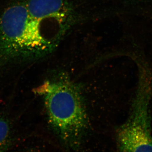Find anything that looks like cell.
Returning a JSON list of instances; mask_svg holds the SVG:
<instances>
[{
  "instance_id": "3",
  "label": "cell",
  "mask_w": 152,
  "mask_h": 152,
  "mask_svg": "<svg viewBox=\"0 0 152 152\" xmlns=\"http://www.w3.org/2000/svg\"><path fill=\"white\" fill-rule=\"evenodd\" d=\"M152 75L147 68L140 70L138 87L127 121L118 134L119 149L122 151L152 152L150 103Z\"/></svg>"
},
{
  "instance_id": "5",
  "label": "cell",
  "mask_w": 152,
  "mask_h": 152,
  "mask_svg": "<svg viewBox=\"0 0 152 152\" xmlns=\"http://www.w3.org/2000/svg\"><path fill=\"white\" fill-rule=\"evenodd\" d=\"M10 127L6 120L0 118V151L7 148L10 143Z\"/></svg>"
},
{
  "instance_id": "2",
  "label": "cell",
  "mask_w": 152,
  "mask_h": 152,
  "mask_svg": "<svg viewBox=\"0 0 152 152\" xmlns=\"http://www.w3.org/2000/svg\"><path fill=\"white\" fill-rule=\"evenodd\" d=\"M43 19L32 16L26 4L6 9L0 18L1 62L35 59L51 51L55 44L43 34Z\"/></svg>"
},
{
  "instance_id": "1",
  "label": "cell",
  "mask_w": 152,
  "mask_h": 152,
  "mask_svg": "<svg viewBox=\"0 0 152 152\" xmlns=\"http://www.w3.org/2000/svg\"><path fill=\"white\" fill-rule=\"evenodd\" d=\"M37 92L43 96L49 121L61 140L67 147L77 148L88 126L78 88L65 75L59 74Z\"/></svg>"
},
{
  "instance_id": "4",
  "label": "cell",
  "mask_w": 152,
  "mask_h": 152,
  "mask_svg": "<svg viewBox=\"0 0 152 152\" xmlns=\"http://www.w3.org/2000/svg\"><path fill=\"white\" fill-rule=\"evenodd\" d=\"M26 4L31 15L39 20L69 10L66 0H28Z\"/></svg>"
}]
</instances>
